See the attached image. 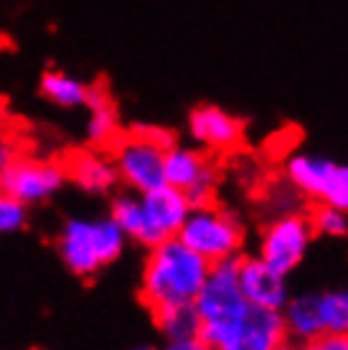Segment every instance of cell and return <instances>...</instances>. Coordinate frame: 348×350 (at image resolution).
Here are the masks:
<instances>
[{
	"label": "cell",
	"mask_w": 348,
	"mask_h": 350,
	"mask_svg": "<svg viewBox=\"0 0 348 350\" xmlns=\"http://www.w3.org/2000/svg\"><path fill=\"white\" fill-rule=\"evenodd\" d=\"M140 198H142V208H145L148 224L156 231L158 241L178 237V231L193 208L188 196L168 183L158 185L148 193H140Z\"/></svg>",
	"instance_id": "cell-14"
},
{
	"label": "cell",
	"mask_w": 348,
	"mask_h": 350,
	"mask_svg": "<svg viewBox=\"0 0 348 350\" xmlns=\"http://www.w3.org/2000/svg\"><path fill=\"white\" fill-rule=\"evenodd\" d=\"M127 237L107 216H69L56 234L59 259L74 277H95L102 267H110L125 254Z\"/></svg>",
	"instance_id": "cell-2"
},
{
	"label": "cell",
	"mask_w": 348,
	"mask_h": 350,
	"mask_svg": "<svg viewBox=\"0 0 348 350\" xmlns=\"http://www.w3.org/2000/svg\"><path fill=\"white\" fill-rule=\"evenodd\" d=\"M323 335H348V287L318 292Z\"/></svg>",
	"instance_id": "cell-20"
},
{
	"label": "cell",
	"mask_w": 348,
	"mask_h": 350,
	"mask_svg": "<svg viewBox=\"0 0 348 350\" xmlns=\"http://www.w3.org/2000/svg\"><path fill=\"white\" fill-rule=\"evenodd\" d=\"M158 333L166 340H186L201 333V320L193 305H173L153 312Z\"/></svg>",
	"instance_id": "cell-19"
},
{
	"label": "cell",
	"mask_w": 348,
	"mask_h": 350,
	"mask_svg": "<svg viewBox=\"0 0 348 350\" xmlns=\"http://www.w3.org/2000/svg\"><path fill=\"white\" fill-rule=\"evenodd\" d=\"M158 350H214L203 338H186V340H166Z\"/></svg>",
	"instance_id": "cell-24"
},
{
	"label": "cell",
	"mask_w": 348,
	"mask_h": 350,
	"mask_svg": "<svg viewBox=\"0 0 348 350\" xmlns=\"http://www.w3.org/2000/svg\"><path fill=\"white\" fill-rule=\"evenodd\" d=\"M178 239L209 264L236 262L244 256L247 226L236 211L219 201H209L193 206L178 231Z\"/></svg>",
	"instance_id": "cell-3"
},
{
	"label": "cell",
	"mask_w": 348,
	"mask_h": 350,
	"mask_svg": "<svg viewBox=\"0 0 348 350\" xmlns=\"http://www.w3.org/2000/svg\"><path fill=\"white\" fill-rule=\"evenodd\" d=\"M125 350H158V345H150V342H138V345H130Z\"/></svg>",
	"instance_id": "cell-25"
},
{
	"label": "cell",
	"mask_w": 348,
	"mask_h": 350,
	"mask_svg": "<svg viewBox=\"0 0 348 350\" xmlns=\"http://www.w3.org/2000/svg\"><path fill=\"white\" fill-rule=\"evenodd\" d=\"M236 262L211 264L209 277L193 299V307H196L201 320L199 338H203L214 350H219L229 327L239 320V315L249 305L239 289V282H236Z\"/></svg>",
	"instance_id": "cell-4"
},
{
	"label": "cell",
	"mask_w": 348,
	"mask_h": 350,
	"mask_svg": "<svg viewBox=\"0 0 348 350\" xmlns=\"http://www.w3.org/2000/svg\"><path fill=\"white\" fill-rule=\"evenodd\" d=\"M310 226H313L315 237L325 239H348V211L336 208V206H313L310 213Z\"/></svg>",
	"instance_id": "cell-21"
},
{
	"label": "cell",
	"mask_w": 348,
	"mask_h": 350,
	"mask_svg": "<svg viewBox=\"0 0 348 350\" xmlns=\"http://www.w3.org/2000/svg\"><path fill=\"white\" fill-rule=\"evenodd\" d=\"M87 142L92 148L105 150L114 142V137L120 135V117H117V109H114L112 99L102 87H92L87 96Z\"/></svg>",
	"instance_id": "cell-17"
},
{
	"label": "cell",
	"mask_w": 348,
	"mask_h": 350,
	"mask_svg": "<svg viewBox=\"0 0 348 350\" xmlns=\"http://www.w3.org/2000/svg\"><path fill=\"white\" fill-rule=\"evenodd\" d=\"M61 165L66 173V183H74L87 196H97V198L99 196H112L120 185V178H117L110 152H102L99 148L77 150Z\"/></svg>",
	"instance_id": "cell-13"
},
{
	"label": "cell",
	"mask_w": 348,
	"mask_h": 350,
	"mask_svg": "<svg viewBox=\"0 0 348 350\" xmlns=\"http://www.w3.org/2000/svg\"><path fill=\"white\" fill-rule=\"evenodd\" d=\"M21 158L18 155V145L10 137H5V135H0V175L5 173L16 160Z\"/></svg>",
	"instance_id": "cell-23"
},
{
	"label": "cell",
	"mask_w": 348,
	"mask_h": 350,
	"mask_svg": "<svg viewBox=\"0 0 348 350\" xmlns=\"http://www.w3.org/2000/svg\"><path fill=\"white\" fill-rule=\"evenodd\" d=\"M66 185V173L61 163L38 158H18L13 165L0 175V193H8L10 198L23 206H41L56 198Z\"/></svg>",
	"instance_id": "cell-9"
},
{
	"label": "cell",
	"mask_w": 348,
	"mask_h": 350,
	"mask_svg": "<svg viewBox=\"0 0 348 350\" xmlns=\"http://www.w3.org/2000/svg\"><path fill=\"white\" fill-rule=\"evenodd\" d=\"M313 239L315 231L305 211L279 213V216H270V221L262 226L254 254L279 274L290 277L305 262Z\"/></svg>",
	"instance_id": "cell-6"
},
{
	"label": "cell",
	"mask_w": 348,
	"mask_h": 350,
	"mask_svg": "<svg viewBox=\"0 0 348 350\" xmlns=\"http://www.w3.org/2000/svg\"><path fill=\"white\" fill-rule=\"evenodd\" d=\"M186 135L191 145L201 148L209 155H224L242 148L247 127L244 122L219 105L193 107L186 117Z\"/></svg>",
	"instance_id": "cell-10"
},
{
	"label": "cell",
	"mask_w": 348,
	"mask_h": 350,
	"mask_svg": "<svg viewBox=\"0 0 348 350\" xmlns=\"http://www.w3.org/2000/svg\"><path fill=\"white\" fill-rule=\"evenodd\" d=\"M110 158L114 163L120 185L132 193H148L166 183V150L153 142L148 135L135 127L130 132H120L110 145Z\"/></svg>",
	"instance_id": "cell-7"
},
{
	"label": "cell",
	"mask_w": 348,
	"mask_h": 350,
	"mask_svg": "<svg viewBox=\"0 0 348 350\" xmlns=\"http://www.w3.org/2000/svg\"><path fill=\"white\" fill-rule=\"evenodd\" d=\"M282 320L290 342H310L323 338L321 310H318V292L290 295L282 307Z\"/></svg>",
	"instance_id": "cell-16"
},
{
	"label": "cell",
	"mask_w": 348,
	"mask_h": 350,
	"mask_svg": "<svg viewBox=\"0 0 348 350\" xmlns=\"http://www.w3.org/2000/svg\"><path fill=\"white\" fill-rule=\"evenodd\" d=\"M211 264L191 252L181 239H166L150 246L140 271V299L150 312L173 305H193Z\"/></svg>",
	"instance_id": "cell-1"
},
{
	"label": "cell",
	"mask_w": 348,
	"mask_h": 350,
	"mask_svg": "<svg viewBox=\"0 0 348 350\" xmlns=\"http://www.w3.org/2000/svg\"><path fill=\"white\" fill-rule=\"evenodd\" d=\"M236 282L242 289L244 299L254 307H270V310H282L290 299L288 277L264 264L257 254H244L236 262Z\"/></svg>",
	"instance_id": "cell-12"
},
{
	"label": "cell",
	"mask_w": 348,
	"mask_h": 350,
	"mask_svg": "<svg viewBox=\"0 0 348 350\" xmlns=\"http://www.w3.org/2000/svg\"><path fill=\"white\" fill-rule=\"evenodd\" d=\"M282 178L295 188L303 201L313 206H336L348 211V163L328 155L295 150L282 163Z\"/></svg>",
	"instance_id": "cell-5"
},
{
	"label": "cell",
	"mask_w": 348,
	"mask_h": 350,
	"mask_svg": "<svg viewBox=\"0 0 348 350\" xmlns=\"http://www.w3.org/2000/svg\"><path fill=\"white\" fill-rule=\"evenodd\" d=\"M288 342V330L282 320V310L247 305L219 350H277Z\"/></svg>",
	"instance_id": "cell-11"
},
{
	"label": "cell",
	"mask_w": 348,
	"mask_h": 350,
	"mask_svg": "<svg viewBox=\"0 0 348 350\" xmlns=\"http://www.w3.org/2000/svg\"><path fill=\"white\" fill-rule=\"evenodd\" d=\"M166 183L183 191L188 196L191 206L216 201L219 185V167L214 163V155L203 152L196 145L175 142L166 150Z\"/></svg>",
	"instance_id": "cell-8"
},
{
	"label": "cell",
	"mask_w": 348,
	"mask_h": 350,
	"mask_svg": "<svg viewBox=\"0 0 348 350\" xmlns=\"http://www.w3.org/2000/svg\"><path fill=\"white\" fill-rule=\"evenodd\" d=\"M28 224V206L10 198L8 193H0V237H10L23 231Z\"/></svg>",
	"instance_id": "cell-22"
},
{
	"label": "cell",
	"mask_w": 348,
	"mask_h": 350,
	"mask_svg": "<svg viewBox=\"0 0 348 350\" xmlns=\"http://www.w3.org/2000/svg\"><path fill=\"white\" fill-rule=\"evenodd\" d=\"M38 89H41V96L49 99L51 105L61 107V109H79V107L87 105L92 87L74 74H66L61 69H49L41 74Z\"/></svg>",
	"instance_id": "cell-18"
},
{
	"label": "cell",
	"mask_w": 348,
	"mask_h": 350,
	"mask_svg": "<svg viewBox=\"0 0 348 350\" xmlns=\"http://www.w3.org/2000/svg\"><path fill=\"white\" fill-rule=\"evenodd\" d=\"M110 219L122 228V234H125L127 241H132V244H140V246H145V249L158 244L156 231L150 228L145 208H142L140 193L114 191L112 203H110Z\"/></svg>",
	"instance_id": "cell-15"
}]
</instances>
